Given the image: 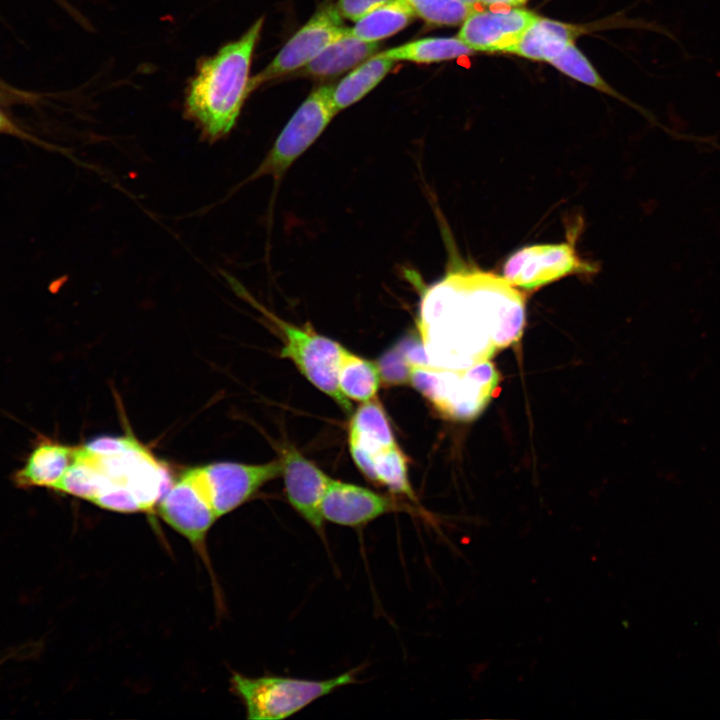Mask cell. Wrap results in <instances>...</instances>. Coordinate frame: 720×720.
Instances as JSON below:
<instances>
[{
    "label": "cell",
    "instance_id": "obj_1",
    "mask_svg": "<svg viewBox=\"0 0 720 720\" xmlns=\"http://www.w3.org/2000/svg\"><path fill=\"white\" fill-rule=\"evenodd\" d=\"M416 287L417 335L430 366L458 370L489 361L523 333L524 297L503 276L453 265L438 281Z\"/></svg>",
    "mask_w": 720,
    "mask_h": 720
},
{
    "label": "cell",
    "instance_id": "obj_2",
    "mask_svg": "<svg viewBox=\"0 0 720 720\" xmlns=\"http://www.w3.org/2000/svg\"><path fill=\"white\" fill-rule=\"evenodd\" d=\"M264 18L237 40L202 57L185 90L184 115L209 142L227 136L234 128L250 90V67Z\"/></svg>",
    "mask_w": 720,
    "mask_h": 720
},
{
    "label": "cell",
    "instance_id": "obj_3",
    "mask_svg": "<svg viewBox=\"0 0 720 720\" xmlns=\"http://www.w3.org/2000/svg\"><path fill=\"white\" fill-rule=\"evenodd\" d=\"M235 292L257 308L280 332V356L290 360L318 390L329 396L344 412H352L350 400L338 386V369L344 349L339 342L316 332L311 326H298L283 320L258 303L234 277L225 274Z\"/></svg>",
    "mask_w": 720,
    "mask_h": 720
},
{
    "label": "cell",
    "instance_id": "obj_4",
    "mask_svg": "<svg viewBox=\"0 0 720 720\" xmlns=\"http://www.w3.org/2000/svg\"><path fill=\"white\" fill-rule=\"evenodd\" d=\"M499 375L490 361L451 370L413 365L410 385L442 415L454 420L478 416L495 394Z\"/></svg>",
    "mask_w": 720,
    "mask_h": 720
},
{
    "label": "cell",
    "instance_id": "obj_5",
    "mask_svg": "<svg viewBox=\"0 0 720 720\" xmlns=\"http://www.w3.org/2000/svg\"><path fill=\"white\" fill-rule=\"evenodd\" d=\"M354 682V671L324 680L284 676L252 678L237 673L232 678L233 689L241 697L250 720L290 717L315 700Z\"/></svg>",
    "mask_w": 720,
    "mask_h": 720
},
{
    "label": "cell",
    "instance_id": "obj_6",
    "mask_svg": "<svg viewBox=\"0 0 720 720\" xmlns=\"http://www.w3.org/2000/svg\"><path fill=\"white\" fill-rule=\"evenodd\" d=\"M333 89L331 85H324L308 95L245 182L267 176L275 181L282 179L292 164L319 138L338 113L333 101Z\"/></svg>",
    "mask_w": 720,
    "mask_h": 720
},
{
    "label": "cell",
    "instance_id": "obj_7",
    "mask_svg": "<svg viewBox=\"0 0 720 720\" xmlns=\"http://www.w3.org/2000/svg\"><path fill=\"white\" fill-rule=\"evenodd\" d=\"M159 514L195 546L219 518L199 466L183 471L159 500Z\"/></svg>",
    "mask_w": 720,
    "mask_h": 720
},
{
    "label": "cell",
    "instance_id": "obj_8",
    "mask_svg": "<svg viewBox=\"0 0 720 720\" xmlns=\"http://www.w3.org/2000/svg\"><path fill=\"white\" fill-rule=\"evenodd\" d=\"M347 30L335 6L322 7L286 42L263 70L251 77V92L265 83L300 70Z\"/></svg>",
    "mask_w": 720,
    "mask_h": 720
},
{
    "label": "cell",
    "instance_id": "obj_9",
    "mask_svg": "<svg viewBox=\"0 0 720 720\" xmlns=\"http://www.w3.org/2000/svg\"><path fill=\"white\" fill-rule=\"evenodd\" d=\"M592 270L569 243L535 244L510 255L504 263L502 276L518 289L534 290L566 276Z\"/></svg>",
    "mask_w": 720,
    "mask_h": 720
},
{
    "label": "cell",
    "instance_id": "obj_10",
    "mask_svg": "<svg viewBox=\"0 0 720 720\" xmlns=\"http://www.w3.org/2000/svg\"><path fill=\"white\" fill-rule=\"evenodd\" d=\"M199 468L218 517L244 504L282 472L280 459L263 464L222 461Z\"/></svg>",
    "mask_w": 720,
    "mask_h": 720
},
{
    "label": "cell",
    "instance_id": "obj_11",
    "mask_svg": "<svg viewBox=\"0 0 720 720\" xmlns=\"http://www.w3.org/2000/svg\"><path fill=\"white\" fill-rule=\"evenodd\" d=\"M281 476L288 502L320 535H324L321 502L332 479L293 446L281 451Z\"/></svg>",
    "mask_w": 720,
    "mask_h": 720
},
{
    "label": "cell",
    "instance_id": "obj_12",
    "mask_svg": "<svg viewBox=\"0 0 720 720\" xmlns=\"http://www.w3.org/2000/svg\"><path fill=\"white\" fill-rule=\"evenodd\" d=\"M538 17L519 8L475 10L464 20L458 39L473 51L509 52Z\"/></svg>",
    "mask_w": 720,
    "mask_h": 720
},
{
    "label": "cell",
    "instance_id": "obj_13",
    "mask_svg": "<svg viewBox=\"0 0 720 720\" xmlns=\"http://www.w3.org/2000/svg\"><path fill=\"white\" fill-rule=\"evenodd\" d=\"M397 508L390 497L335 479L330 480L321 502L324 521L347 527L366 525Z\"/></svg>",
    "mask_w": 720,
    "mask_h": 720
},
{
    "label": "cell",
    "instance_id": "obj_14",
    "mask_svg": "<svg viewBox=\"0 0 720 720\" xmlns=\"http://www.w3.org/2000/svg\"><path fill=\"white\" fill-rule=\"evenodd\" d=\"M76 448L51 439H41L14 475L18 487H44L55 490L73 463Z\"/></svg>",
    "mask_w": 720,
    "mask_h": 720
},
{
    "label": "cell",
    "instance_id": "obj_15",
    "mask_svg": "<svg viewBox=\"0 0 720 720\" xmlns=\"http://www.w3.org/2000/svg\"><path fill=\"white\" fill-rule=\"evenodd\" d=\"M379 45L353 36L349 28L336 41L325 47L306 66L296 71L298 76L332 78L358 66L374 55Z\"/></svg>",
    "mask_w": 720,
    "mask_h": 720
},
{
    "label": "cell",
    "instance_id": "obj_16",
    "mask_svg": "<svg viewBox=\"0 0 720 720\" xmlns=\"http://www.w3.org/2000/svg\"><path fill=\"white\" fill-rule=\"evenodd\" d=\"M348 444L363 450L373 459L397 445L386 412L377 399L362 402L352 412L348 426Z\"/></svg>",
    "mask_w": 720,
    "mask_h": 720
},
{
    "label": "cell",
    "instance_id": "obj_17",
    "mask_svg": "<svg viewBox=\"0 0 720 720\" xmlns=\"http://www.w3.org/2000/svg\"><path fill=\"white\" fill-rule=\"evenodd\" d=\"M583 31L579 26L538 17L508 53L549 62L574 43Z\"/></svg>",
    "mask_w": 720,
    "mask_h": 720
},
{
    "label": "cell",
    "instance_id": "obj_18",
    "mask_svg": "<svg viewBox=\"0 0 720 720\" xmlns=\"http://www.w3.org/2000/svg\"><path fill=\"white\" fill-rule=\"evenodd\" d=\"M394 65V60L379 53L356 66L333 89V101L337 112L366 96L383 80Z\"/></svg>",
    "mask_w": 720,
    "mask_h": 720
},
{
    "label": "cell",
    "instance_id": "obj_19",
    "mask_svg": "<svg viewBox=\"0 0 720 720\" xmlns=\"http://www.w3.org/2000/svg\"><path fill=\"white\" fill-rule=\"evenodd\" d=\"M382 383L377 363L344 347L338 369V386L348 400L366 402L376 398Z\"/></svg>",
    "mask_w": 720,
    "mask_h": 720
},
{
    "label": "cell",
    "instance_id": "obj_20",
    "mask_svg": "<svg viewBox=\"0 0 720 720\" xmlns=\"http://www.w3.org/2000/svg\"><path fill=\"white\" fill-rule=\"evenodd\" d=\"M415 16L406 0H392L357 20L349 31L361 40L377 42L404 29Z\"/></svg>",
    "mask_w": 720,
    "mask_h": 720
},
{
    "label": "cell",
    "instance_id": "obj_21",
    "mask_svg": "<svg viewBox=\"0 0 720 720\" xmlns=\"http://www.w3.org/2000/svg\"><path fill=\"white\" fill-rule=\"evenodd\" d=\"M472 52L458 37H430L405 43L381 54L395 62L434 63L470 55Z\"/></svg>",
    "mask_w": 720,
    "mask_h": 720
},
{
    "label": "cell",
    "instance_id": "obj_22",
    "mask_svg": "<svg viewBox=\"0 0 720 720\" xmlns=\"http://www.w3.org/2000/svg\"><path fill=\"white\" fill-rule=\"evenodd\" d=\"M375 483L387 488L392 494L415 500L408 475L407 458L398 445L374 457Z\"/></svg>",
    "mask_w": 720,
    "mask_h": 720
},
{
    "label": "cell",
    "instance_id": "obj_23",
    "mask_svg": "<svg viewBox=\"0 0 720 720\" xmlns=\"http://www.w3.org/2000/svg\"><path fill=\"white\" fill-rule=\"evenodd\" d=\"M415 15L434 26H453L476 9L461 0H406Z\"/></svg>",
    "mask_w": 720,
    "mask_h": 720
},
{
    "label": "cell",
    "instance_id": "obj_24",
    "mask_svg": "<svg viewBox=\"0 0 720 720\" xmlns=\"http://www.w3.org/2000/svg\"><path fill=\"white\" fill-rule=\"evenodd\" d=\"M564 74L604 92H611L607 83L599 76L586 57L569 44L560 54L549 61Z\"/></svg>",
    "mask_w": 720,
    "mask_h": 720
},
{
    "label": "cell",
    "instance_id": "obj_25",
    "mask_svg": "<svg viewBox=\"0 0 720 720\" xmlns=\"http://www.w3.org/2000/svg\"><path fill=\"white\" fill-rule=\"evenodd\" d=\"M381 380L388 385L410 383L413 364L410 361L404 340L386 351L376 362Z\"/></svg>",
    "mask_w": 720,
    "mask_h": 720
},
{
    "label": "cell",
    "instance_id": "obj_26",
    "mask_svg": "<svg viewBox=\"0 0 720 720\" xmlns=\"http://www.w3.org/2000/svg\"><path fill=\"white\" fill-rule=\"evenodd\" d=\"M136 443L137 441L130 437L103 436L86 443L84 448L94 455L107 457L122 453Z\"/></svg>",
    "mask_w": 720,
    "mask_h": 720
},
{
    "label": "cell",
    "instance_id": "obj_27",
    "mask_svg": "<svg viewBox=\"0 0 720 720\" xmlns=\"http://www.w3.org/2000/svg\"><path fill=\"white\" fill-rule=\"evenodd\" d=\"M392 0H338L336 9L345 19L356 22L364 15Z\"/></svg>",
    "mask_w": 720,
    "mask_h": 720
},
{
    "label": "cell",
    "instance_id": "obj_28",
    "mask_svg": "<svg viewBox=\"0 0 720 720\" xmlns=\"http://www.w3.org/2000/svg\"><path fill=\"white\" fill-rule=\"evenodd\" d=\"M0 133L32 140V138L12 122L0 109Z\"/></svg>",
    "mask_w": 720,
    "mask_h": 720
},
{
    "label": "cell",
    "instance_id": "obj_29",
    "mask_svg": "<svg viewBox=\"0 0 720 720\" xmlns=\"http://www.w3.org/2000/svg\"><path fill=\"white\" fill-rule=\"evenodd\" d=\"M526 0H481L485 4H504L510 6H517L524 3Z\"/></svg>",
    "mask_w": 720,
    "mask_h": 720
},
{
    "label": "cell",
    "instance_id": "obj_30",
    "mask_svg": "<svg viewBox=\"0 0 720 720\" xmlns=\"http://www.w3.org/2000/svg\"><path fill=\"white\" fill-rule=\"evenodd\" d=\"M461 1H463L467 4H470V5H474L476 2L481 1V0H461Z\"/></svg>",
    "mask_w": 720,
    "mask_h": 720
},
{
    "label": "cell",
    "instance_id": "obj_31",
    "mask_svg": "<svg viewBox=\"0 0 720 720\" xmlns=\"http://www.w3.org/2000/svg\"><path fill=\"white\" fill-rule=\"evenodd\" d=\"M6 659H8V657H5V658H3V659L0 660V666H1L2 663L5 662Z\"/></svg>",
    "mask_w": 720,
    "mask_h": 720
}]
</instances>
